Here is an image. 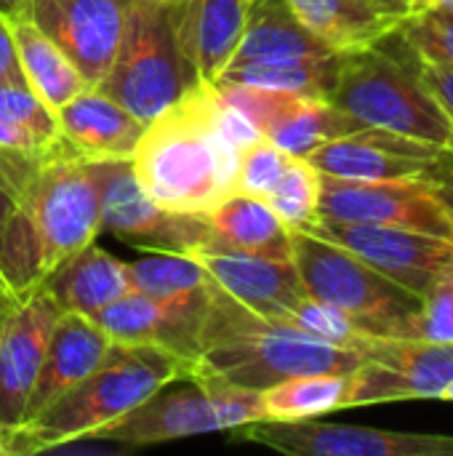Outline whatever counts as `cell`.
<instances>
[{
    "mask_svg": "<svg viewBox=\"0 0 453 456\" xmlns=\"http://www.w3.org/2000/svg\"><path fill=\"white\" fill-rule=\"evenodd\" d=\"M238 160L240 150L227 142L216 120L214 83H198L147 123L131 168L158 206L208 214L235 195Z\"/></svg>",
    "mask_w": 453,
    "mask_h": 456,
    "instance_id": "1",
    "label": "cell"
},
{
    "mask_svg": "<svg viewBox=\"0 0 453 456\" xmlns=\"http://www.w3.org/2000/svg\"><path fill=\"white\" fill-rule=\"evenodd\" d=\"M366 358L254 313L214 283L190 379L267 390L304 374H350Z\"/></svg>",
    "mask_w": 453,
    "mask_h": 456,
    "instance_id": "2",
    "label": "cell"
},
{
    "mask_svg": "<svg viewBox=\"0 0 453 456\" xmlns=\"http://www.w3.org/2000/svg\"><path fill=\"white\" fill-rule=\"evenodd\" d=\"M187 377L190 361L176 353L112 342L104 361L83 382L5 438V452L8 456L43 454L80 438H93L168 382Z\"/></svg>",
    "mask_w": 453,
    "mask_h": 456,
    "instance_id": "3",
    "label": "cell"
},
{
    "mask_svg": "<svg viewBox=\"0 0 453 456\" xmlns=\"http://www.w3.org/2000/svg\"><path fill=\"white\" fill-rule=\"evenodd\" d=\"M328 102L366 126L453 152L451 115L398 32L368 48L342 51Z\"/></svg>",
    "mask_w": 453,
    "mask_h": 456,
    "instance_id": "4",
    "label": "cell"
},
{
    "mask_svg": "<svg viewBox=\"0 0 453 456\" xmlns=\"http://www.w3.org/2000/svg\"><path fill=\"white\" fill-rule=\"evenodd\" d=\"M198 83L179 43L176 5L128 0L117 53L96 88L150 123Z\"/></svg>",
    "mask_w": 453,
    "mask_h": 456,
    "instance_id": "5",
    "label": "cell"
},
{
    "mask_svg": "<svg viewBox=\"0 0 453 456\" xmlns=\"http://www.w3.org/2000/svg\"><path fill=\"white\" fill-rule=\"evenodd\" d=\"M291 259L307 297L342 310L368 334L419 339L422 297L390 281L352 251L307 230H294Z\"/></svg>",
    "mask_w": 453,
    "mask_h": 456,
    "instance_id": "6",
    "label": "cell"
},
{
    "mask_svg": "<svg viewBox=\"0 0 453 456\" xmlns=\"http://www.w3.org/2000/svg\"><path fill=\"white\" fill-rule=\"evenodd\" d=\"M262 393L222 382L176 379L152 393L133 411L99 430L93 438L142 446L182 441L206 433H230L251 422H262Z\"/></svg>",
    "mask_w": 453,
    "mask_h": 456,
    "instance_id": "7",
    "label": "cell"
},
{
    "mask_svg": "<svg viewBox=\"0 0 453 456\" xmlns=\"http://www.w3.org/2000/svg\"><path fill=\"white\" fill-rule=\"evenodd\" d=\"M27 211L37 238L40 275H51L101 232V195L93 160L59 139L43 158Z\"/></svg>",
    "mask_w": 453,
    "mask_h": 456,
    "instance_id": "8",
    "label": "cell"
},
{
    "mask_svg": "<svg viewBox=\"0 0 453 456\" xmlns=\"http://www.w3.org/2000/svg\"><path fill=\"white\" fill-rule=\"evenodd\" d=\"M101 195V230L142 251L192 256L208 238L206 214H182L158 206L139 187L131 160H93Z\"/></svg>",
    "mask_w": 453,
    "mask_h": 456,
    "instance_id": "9",
    "label": "cell"
},
{
    "mask_svg": "<svg viewBox=\"0 0 453 456\" xmlns=\"http://www.w3.org/2000/svg\"><path fill=\"white\" fill-rule=\"evenodd\" d=\"M318 219L400 227L453 243V214L433 182H347L320 174Z\"/></svg>",
    "mask_w": 453,
    "mask_h": 456,
    "instance_id": "10",
    "label": "cell"
},
{
    "mask_svg": "<svg viewBox=\"0 0 453 456\" xmlns=\"http://www.w3.org/2000/svg\"><path fill=\"white\" fill-rule=\"evenodd\" d=\"M232 433L246 444L291 456H453V436L342 425L320 417L299 422L262 419Z\"/></svg>",
    "mask_w": 453,
    "mask_h": 456,
    "instance_id": "11",
    "label": "cell"
},
{
    "mask_svg": "<svg viewBox=\"0 0 453 456\" xmlns=\"http://www.w3.org/2000/svg\"><path fill=\"white\" fill-rule=\"evenodd\" d=\"M451 379L453 345L374 337L366 361L350 371L347 409L398 401H441Z\"/></svg>",
    "mask_w": 453,
    "mask_h": 456,
    "instance_id": "12",
    "label": "cell"
},
{
    "mask_svg": "<svg viewBox=\"0 0 453 456\" xmlns=\"http://www.w3.org/2000/svg\"><path fill=\"white\" fill-rule=\"evenodd\" d=\"M307 160L326 176L347 182H441L453 174V152L374 126L331 139Z\"/></svg>",
    "mask_w": 453,
    "mask_h": 456,
    "instance_id": "13",
    "label": "cell"
},
{
    "mask_svg": "<svg viewBox=\"0 0 453 456\" xmlns=\"http://www.w3.org/2000/svg\"><path fill=\"white\" fill-rule=\"evenodd\" d=\"M307 232L352 251L374 270H379L382 275L414 291L422 299L449 270H453V243L435 235L411 232L400 227L347 224L328 219H315L307 227Z\"/></svg>",
    "mask_w": 453,
    "mask_h": 456,
    "instance_id": "14",
    "label": "cell"
},
{
    "mask_svg": "<svg viewBox=\"0 0 453 456\" xmlns=\"http://www.w3.org/2000/svg\"><path fill=\"white\" fill-rule=\"evenodd\" d=\"M61 305L37 286L0 310V433L5 438L21 425L29 393L45 361Z\"/></svg>",
    "mask_w": 453,
    "mask_h": 456,
    "instance_id": "15",
    "label": "cell"
},
{
    "mask_svg": "<svg viewBox=\"0 0 453 456\" xmlns=\"http://www.w3.org/2000/svg\"><path fill=\"white\" fill-rule=\"evenodd\" d=\"M128 0H29L27 16L96 88L123 35Z\"/></svg>",
    "mask_w": 453,
    "mask_h": 456,
    "instance_id": "16",
    "label": "cell"
},
{
    "mask_svg": "<svg viewBox=\"0 0 453 456\" xmlns=\"http://www.w3.org/2000/svg\"><path fill=\"white\" fill-rule=\"evenodd\" d=\"M192 256L208 270L222 291L259 315L280 318L307 297L294 259L256 256L216 243H203Z\"/></svg>",
    "mask_w": 453,
    "mask_h": 456,
    "instance_id": "17",
    "label": "cell"
},
{
    "mask_svg": "<svg viewBox=\"0 0 453 456\" xmlns=\"http://www.w3.org/2000/svg\"><path fill=\"white\" fill-rule=\"evenodd\" d=\"M109 345V337L99 329L93 318L64 310L53 326L45 361L29 393L21 425L37 417L45 406H51L77 382H83L104 361Z\"/></svg>",
    "mask_w": 453,
    "mask_h": 456,
    "instance_id": "18",
    "label": "cell"
},
{
    "mask_svg": "<svg viewBox=\"0 0 453 456\" xmlns=\"http://www.w3.org/2000/svg\"><path fill=\"white\" fill-rule=\"evenodd\" d=\"M61 139L69 150L88 160H131L147 123L123 104L88 88L56 110Z\"/></svg>",
    "mask_w": 453,
    "mask_h": 456,
    "instance_id": "19",
    "label": "cell"
},
{
    "mask_svg": "<svg viewBox=\"0 0 453 456\" xmlns=\"http://www.w3.org/2000/svg\"><path fill=\"white\" fill-rule=\"evenodd\" d=\"M254 0H184L176 5L182 51L200 83H216L246 32Z\"/></svg>",
    "mask_w": 453,
    "mask_h": 456,
    "instance_id": "20",
    "label": "cell"
},
{
    "mask_svg": "<svg viewBox=\"0 0 453 456\" xmlns=\"http://www.w3.org/2000/svg\"><path fill=\"white\" fill-rule=\"evenodd\" d=\"M128 278L131 289L155 299L200 342V326L211 302L214 278L195 256L147 251L142 259L128 262Z\"/></svg>",
    "mask_w": 453,
    "mask_h": 456,
    "instance_id": "21",
    "label": "cell"
},
{
    "mask_svg": "<svg viewBox=\"0 0 453 456\" xmlns=\"http://www.w3.org/2000/svg\"><path fill=\"white\" fill-rule=\"evenodd\" d=\"M40 286L61 305V310L93 318L109 302L131 291L128 262L112 256L96 243H88L45 275Z\"/></svg>",
    "mask_w": 453,
    "mask_h": 456,
    "instance_id": "22",
    "label": "cell"
},
{
    "mask_svg": "<svg viewBox=\"0 0 453 456\" xmlns=\"http://www.w3.org/2000/svg\"><path fill=\"white\" fill-rule=\"evenodd\" d=\"M206 222L211 230V238L206 243L270 259L294 256V230H288L262 198L235 192L216 208H211L206 214Z\"/></svg>",
    "mask_w": 453,
    "mask_h": 456,
    "instance_id": "23",
    "label": "cell"
},
{
    "mask_svg": "<svg viewBox=\"0 0 453 456\" xmlns=\"http://www.w3.org/2000/svg\"><path fill=\"white\" fill-rule=\"evenodd\" d=\"M360 128H366V123L347 115L328 99L280 91V99L272 115L267 118L262 136L294 158H307L326 142L347 136Z\"/></svg>",
    "mask_w": 453,
    "mask_h": 456,
    "instance_id": "24",
    "label": "cell"
},
{
    "mask_svg": "<svg viewBox=\"0 0 453 456\" xmlns=\"http://www.w3.org/2000/svg\"><path fill=\"white\" fill-rule=\"evenodd\" d=\"M99 329L109 337V342L120 345H152L163 347L168 353H176L179 358L192 361L198 355V337L184 329L176 318H171L155 299L147 294L131 289L115 302H109L104 310L93 315Z\"/></svg>",
    "mask_w": 453,
    "mask_h": 456,
    "instance_id": "25",
    "label": "cell"
},
{
    "mask_svg": "<svg viewBox=\"0 0 453 456\" xmlns=\"http://www.w3.org/2000/svg\"><path fill=\"white\" fill-rule=\"evenodd\" d=\"M342 53L302 24L286 0H254L246 32L235 48V61L256 59H320Z\"/></svg>",
    "mask_w": 453,
    "mask_h": 456,
    "instance_id": "26",
    "label": "cell"
},
{
    "mask_svg": "<svg viewBox=\"0 0 453 456\" xmlns=\"http://www.w3.org/2000/svg\"><path fill=\"white\" fill-rule=\"evenodd\" d=\"M307 29L336 51L368 48L392 35L406 13L384 11L368 0H286Z\"/></svg>",
    "mask_w": 453,
    "mask_h": 456,
    "instance_id": "27",
    "label": "cell"
},
{
    "mask_svg": "<svg viewBox=\"0 0 453 456\" xmlns=\"http://www.w3.org/2000/svg\"><path fill=\"white\" fill-rule=\"evenodd\" d=\"M11 29L24 80L29 91H35L51 110L64 107L77 94L91 88L80 69L67 59V53H61V48L51 37H45L27 13L13 19Z\"/></svg>",
    "mask_w": 453,
    "mask_h": 456,
    "instance_id": "28",
    "label": "cell"
},
{
    "mask_svg": "<svg viewBox=\"0 0 453 456\" xmlns=\"http://www.w3.org/2000/svg\"><path fill=\"white\" fill-rule=\"evenodd\" d=\"M342 53L320 59H256L227 64L216 83H240L267 91L302 94L315 99H328L339 75Z\"/></svg>",
    "mask_w": 453,
    "mask_h": 456,
    "instance_id": "29",
    "label": "cell"
},
{
    "mask_svg": "<svg viewBox=\"0 0 453 456\" xmlns=\"http://www.w3.org/2000/svg\"><path fill=\"white\" fill-rule=\"evenodd\" d=\"M347 395L350 374H304L262 390V409L270 422H299L344 411Z\"/></svg>",
    "mask_w": 453,
    "mask_h": 456,
    "instance_id": "30",
    "label": "cell"
},
{
    "mask_svg": "<svg viewBox=\"0 0 453 456\" xmlns=\"http://www.w3.org/2000/svg\"><path fill=\"white\" fill-rule=\"evenodd\" d=\"M264 200L288 230H307L318 219L320 171L307 158H291Z\"/></svg>",
    "mask_w": 453,
    "mask_h": 456,
    "instance_id": "31",
    "label": "cell"
},
{
    "mask_svg": "<svg viewBox=\"0 0 453 456\" xmlns=\"http://www.w3.org/2000/svg\"><path fill=\"white\" fill-rule=\"evenodd\" d=\"M278 321L326 342V345H334V347H342V350H352V353H360L366 358V350L371 345V339L376 334H368L363 331L355 321H350L342 310L326 305V302H318L312 297H304L299 305H294L288 313H283Z\"/></svg>",
    "mask_w": 453,
    "mask_h": 456,
    "instance_id": "32",
    "label": "cell"
},
{
    "mask_svg": "<svg viewBox=\"0 0 453 456\" xmlns=\"http://www.w3.org/2000/svg\"><path fill=\"white\" fill-rule=\"evenodd\" d=\"M0 115L27 131L43 150L61 139L59 115L29 86H0Z\"/></svg>",
    "mask_w": 453,
    "mask_h": 456,
    "instance_id": "33",
    "label": "cell"
},
{
    "mask_svg": "<svg viewBox=\"0 0 453 456\" xmlns=\"http://www.w3.org/2000/svg\"><path fill=\"white\" fill-rule=\"evenodd\" d=\"M395 32L417 56L453 64V11H409Z\"/></svg>",
    "mask_w": 453,
    "mask_h": 456,
    "instance_id": "34",
    "label": "cell"
},
{
    "mask_svg": "<svg viewBox=\"0 0 453 456\" xmlns=\"http://www.w3.org/2000/svg\"><path fill=\"white\" fill-rule=\"evenodd\" d=\"M294 155L272 144L270 139H256L246 150H240L238 160V179H235V192L251 195V198H267L286 166L291 163Z\"/></svg>",
    "mask_w": 453,
    "mask_h": 456,
    "instance_id": "35",
    "label": "cell"
},
{
    "mask_svg": "<svg viewBox=\"0 0 453 456\" xmlns=\"http://www.w3.org/2000/svg\"><path fill=\"white\" fill-rule=\"evenodd\" d=\"M417 337L453 345V270H449L422 299Z\"/></svg>",
    "mask_w": 453,
    "mask_h": 456,
    "instance_id": "36",
    "label": "cell"
},
{
    "mask_svg": "<svg viewBox=\"0 0 453 456\" xmlns=\"http://www.w3.org/2000/svg\"><path fill=\"white\" fill-rule=\"evenodd\" d=\"M45 152H24V150H11L0 144V184L8 192H13L19 200H27L40 174Z\"/></svg>",
    "mask_w": 453,
    "mask_h": 456,
    "instance_id": "37",
    "label": "cell"
},
{
    "mask_svg": "<svg viewBox=\"0 0 453 456\" xmlns=\"http://www.w3.org/2000/svg\"><path fill=\"white\" fill-rule=\"evenodd\" d=\"M411 51V48H409ZM414 53V51H411ZM414 61L422 72V77L427 80V86L435 91V96L441 99V104L446 107V112L453 120V64L449 61H438V59H425L414 53Z\"/></svg>",
    "mask_w": 453,
    "mask_h": 456,
    "instance_id": "38",
    "label": "cell"
},
{
    "mask_svg": "<svg viewBox=\"0 0 453 456\" xmlns=\"http://www.w3.org/2000/svg\"><path fill=\"white\" fill-rule=\"evenodd\" d=\"M0 86H27L19 64L11 21L3 13H0Z\"/></svg>",
    "mask_w": 453,
    "mask_h": 456,
    "instance_id": "39",
    "label": "cell"
},
{
    "mask_svg": "<svg viewBox=\"0 0 453 456\" xmlns=\"http://www.w3.org/2000/svg\"><path fill=\"white\" fill-rule=\"evenodd\" d=\"M27 3H29V0H0V13H3L8 21H13V19H19V16L27 13Z\"/></svg>",
    "mask_w": 453,
    "mask_h": 456,
    "instance_id": "40",
    "label": "cell"
},
{
    "mask_svg": "<svg viewBox=\"0 0 453 456\" xmlns=\"http://www.w3.org/2000/svg\"><path fill=\"white\" fill-rule=\"evenodd\" d=\"M425 8H438V11H453V0H417L411 11H425Z\"/></svg>",
    "mask_w": 453,
    "mask_h": 456,
    "instance_id": "41",
    "label": "cell"
},
{
    "mask_svg": "<svg viewBox=\"0 0 453 456\" xmlns=\"http://www.w3.org/2000/svg\"><path fill=\"white\" fill-rule=\"evenodd\" d=\"M368 3H374V5H379V8H384V11H395V13H409V8L400 3V0H368Z\"/></svg>",
    "mask_w": 453,
    "mask_h": 456,
    "instance_id": "42",
    "label": "cell"
},
{
    "mask_svg": "<svg viewBox=\"0 0 453 456\" xmlns=\"http://www.w3.org/2000/svg\"><path fill=\"white\" fill-rule=\"evenodd\" d=\"M435 187L441 190V195L446 198V203H449V208H451L453 214V184H449V182H435Z\"/></svg>",
    "mask_w": 453,
    "mask_h": 456,
    "instance_id": "43",
    "label": "cell"
},
{
    "mask_svg": "<svg viewBox=\"0 0 453 456\" xmlns=\"http://www.w3.org/2000/svg\"><path fill=\"white\" fill-rule=\"evenodd\" d=\"M441 401H451L453 403V379H451V385L446 387V393H443V398H441Z\"/></svg>",
    "mask_w": 453,
    "mask_h": 456,
    "instance_id": "44",
    "label": "cell"
},
{
    "mask_svg": "<svg viewBox=\"0 0 453 456\" xmlns=\"http://www.w3.org/2000/svg\"><path fill=\"white\" fill-rule=\"evenodd\" d=\"M0 294H3V297H8V299H16V297H13V294L8 291V286L3 283V278H0Z\"/></svg>",
    "mask_w": 453,
    "mask_h": 456,
    "instance_id": "45",
    "label": "cell"
},
{
    "mask_svg": "<svg viewBox=\"0 0 453 456\" xmlns=\"http://www.w3.org/2000/svg\"><path fill=\"white\" fill-rule=\"evenodd\" d=\"M0 456H8V452H5V444H3V433H0Z\"/></svg>",
    "mask_w": 453,
    "mask_h": 456,
    "instance_id": "46",
    "label": "cell"
},
{
    "mask_svg": "<svg viewBox=\"0 0 453 456\" xmlns=\"http://www.w3.org/2000/svg\"><path fill=\"white\" fill-rule=\"evenodd\" d=\"M400 3H403V5H406V8H409V11H411V8H414V5H417V0H400Z\"/></svg>",
    "mask_w": 453,
    "mask_h": 456,
    "instance_id": "47",
    "label": "cell"
},
{
    "mask_svg": "<svg viewBox=\"0 0 453 456\" xmlns=\"http://www.w3.org/2000/svg\"><path fill=\"white\" fill-rule=\"evenodd\" d=\"M163 3H168V5H182L184 0H163Z\"/></svg>",
    "mask_w": 453,
    "mask_h": 456,
    "instance_id": "48",
    "label": "cell"
},
{
    "mask_svg": "<svg viewBox=\"0 0 453 456\" xmlns=\"http://www.w3.org/2000/svg\"><path fill=\"white\" fill-rule=\"evenodd\" d=\"M13 302H16V299H13ZM8 305H11V302H8V299H3V297H0V310H3V307H8Z\"/></svg>",
    "mask_w": 453,
    "mask_h": 456,
    "instance_id": "49",
    "label": "cell"
},
{
    "mask_svg": "<svg viewBox=\"0 0 453 456\" xmlns=\"http://www.w3.org/2000/svg\"><path fill=\"white\" fill-rule=\"evenodd\" d=\"M441 182H449V184H453V174H449V176H443Z\"/></svg>",
    "mask_w": 453,
    "mask_h": 456,
    "instance_id": "50",
    "label": "cell"
},
{
    "mask_svg": "<svg viewBox=\"0 0 453 456\" xmlns=\"http://www.w3.org/2000/svg\"><path fill=\"white\" fill-rule=\"evenodd\" d=\"M0 297H3V294H0ZM3 299H8V297H3ZM8 302H13V299H8Z\"/></svg>",
    "mask_w": 453,
    "mask_h": 456,
    "instance_id": "51",
    "label": "cell"
}]
</instances>
